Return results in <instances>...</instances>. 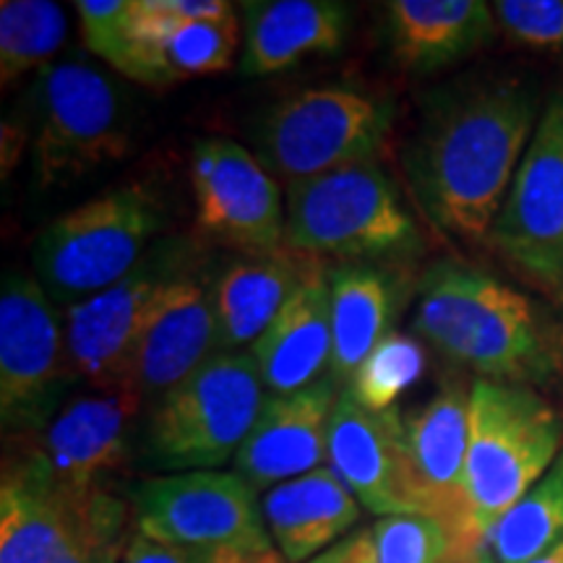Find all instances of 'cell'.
Segmentation results:
<instances>
[{
  "label": "cell",
  "mask_w": 563,
  "mask_h": 563,
  "mask_svg": "<svg viewBox=\"0 0 563 563\" xmlns=\"http://www.w3.org/2000/svg\"><path fill=\"white\" fill-rule=\"evenodd\" d=\"M285 245L302 256L391 258L420 249V230L376 157L287 186Z\"/></svg>",
  "instance_id": "cell-8"
},
{
  "label": "cell",
  "mask_w": 563,
  "mask_h": 563,
  "mask_svg": "<svg viewBox=\"0 0 563 563\" xmlns=\"http://www.w3.org/2000/svg\"><path fill=\"white\" fill-rule=\"evenodd\" d=\"M394 104L350 87L295 91L264 112L253 131L256 157L287 186L376 157L389 136Z\"/></svg>",
  "instance_id": "cell-10"
},
{
  "label": "cell",
  "mask_w": 563,
  "mask_h": 563,
  "mask_svg": "<svg viewBox=\"0 0 563 563\" xmlns=\"http://www.w3.org/2000/svg\"><path fill=\"white\" fill-rule=\"evenodd\" d=\"M405 428L428 514L477 525L464 481L470 449V389L460 382L441 384L426 405L405 415Z\"/></svg>",
  "instance_id": "cell-21"
},
{
  "label": "cell",
  "mask_w": 563,
  "mask_h": 563,
  "mask_svg": "<svg viewBox=\"0 0 563 563\" xmlns=\"http://www.w3.org/2000/svg\"><path fill=\"white\" fill-rule=\"evenodd\" d=\"M559 538H563V452L488 534L498 563H530Z\"/></svg>",
  "instance_id": "cell-28"
},
{
  "label": "cell",
  "mask_w": 563,
  "mask_h": 563,
  "mask_svg": "<svg viewBox=\"0 0 563 563\" xmlns=\"http://www.w3.org/2000/svg\"><path fill=\"white\" fill-rule=\"evenodd\" d=\"M191 188L196 228L241 256H269L285 249L279 183L253 152L211 136L194 144Z\"/></svg>",
  "instance_id": "cell-14"
},
{
  "label": "cell",
  "mask_w": 563,
  "mask_h": 563,
  "mask_svg": "<svg viewBox=\"0 0 563 563\" xmlns=\"http://www.w3.org/2000/svg\"><path fill=\"white\" fill-rule=\"evenodd\" d=\"M238 47V13L196 24H175L157 16L146 0H131V40L118 74L146 87H173L232 68Z\"/></svg>",
  "instance_id": "cell-19"
},
{
  "label": "cell",
  "mask_w": 563,
  "mask_h": 563,
  "mask_svg": "<svg viewBox=\"0 0 563 563\" xmlns=\"http://www.w3.org/2000/svg\"><path fill=\"white\" fill-rule=\"evenodd\" d=\"M76 13L87 51L112 70L121 68L131 40V0H79Z\"/></svg>",
  "instance_id": "cell-32"
},
{
  "label": "cell",
  "mask_w": 563,
  "mask_h": 563,
  "mask_svg": "<svg viewBox=\"0 0 563 563\" xmlns=\"http://www.w3.org/2000/svg\"><path fill=\"white\" fill-rule=\"evenodd\" d=\"M34 173L42 188H63L131 150V121L121 89L84 60L51 63L34 87Z\"/></svg>",
  "instance_id": "cell-9"
},
{
  "label": "cell",
  "mask_w": 563,
  "mask_h": 563,
  "mask_svg": "<svg viewBox=\"0 0 563 563\" xmlns=\"http://www.w3.org/2000/svg\"><path fill=\"white\" fill-rule=\"evenodd\" d=\"M538 121V91L514 76H483L428 97L407 173L435 228L488 241Z\"/></svg>",
  "instance_id": "cell-1"
},
{
  "label": "cell",
  "mask_w": 563,
  "mask_h": 563,
  "mask_svg": "<svg viewBox=\"0 0 563 563\" xmlns=\"http://www.w3.org/2000/svg\"><path fill=\"white\" fill-rule=\"evenodd\" d=\"M308 258L285 245L269 256H238L211 282L220 352L253 347L298 290Z\"/></svg>",
  "instance_id": "cell-25"
},
{
  "label": "cell",
  "mask_w": 563,
  "mask_h": 563,
  "mask_svg": "<svg viewBox=\"0 0 563 563\" xmlns=\"http://www.w3.org/2000/svg\"><path fill=\"white\" fill-rule=\"evenodd\" d=\"M196 266L199 245L188 238H162L121 282L70 306L63 329L74 378H84L97 391H125L133 350L154 300Z\"/></svg>",
  "instance_id": "cell-12"
},
{
  "label": "cell",
  "mask_w": 563,
  "mask_h": 563,
  "mask_svg": "<svg viewBox=\"0 0 563 563\" xmlns=\"http://www.w3.org/2000/svg\"><path fill=\"white\" fill-rule=\"evenodd\" d=\"M327 462L355 493L363 509L378 519L428 514L399 407L384 412L365 410L344 386L329 426Z\"/></svg>",
  "instance_id": "cell-15"
},
{
  "label": "cell",
  "mask_w": 563,
  "mask_h": 563,
  "mask_svg": "<svg viewBox=\"0 0 563 563\" xmlns=\"http://www.w3.org/2000/svg\"><path fill=\"white\" fill-rule=\"evenodd\" d=\"M563 452V418L532 386H470L467 498L485 534L501 522Z\"/></svg>",
  "instance_id": "cell-7"
},
{
  "label": "cell",
  "mask_w": 563,
  "mask_h": 563,
  "mask_svg": "<svg viewBox=\"0 0 563 563\" xmlns=\"http://www.w3.org/2000/svg\"><path fill=\"white\" fill-rule=\"evenodd\" d=\"M382 563H498L490 540L475 522L399 514L373 525Z\"/></svg>",
  "instance_id": "cell-27"
},
{
  "label": "cell",
  "mask_w": 563,
  "mask_h": 563,
  "mask_svg": "<svg viewBox=\"0 0 563 563\" xmlns=\"http://www.w3.org/2000/svg\"><path fill=\"white\" fill-rule=\"evenodd\" d=\"M251 352H217L154 402L144 426V460L167 475L207 473L235 460L266 405Z\"/></svg>",
  "instance_id": "cell-5"
},
{
  "label": "cell",
  "mask_w": 563,
  "mask_h": 563,
  "mask_svg": "<svg viewBox=\"0 0 563 563\" xmlns=\"http://www.w3.org/2000/svg\"><path fill=\"white\" fill-rule=\"evenodd\" d=\"M323 258H308L298 290L269 332L251 347L266 394L282 397L329 376L332 363V287Z\"/></svg>",
  "instance_id": "cell-20"
},
{
  "label": "cell",
  "mask_w": 563,
  "mask_h": 563,
  "mask_svg": "<svg viewBox=\"0 0 563 563\" xmlns=\"http://www.w3.org/2000/svg\"><path fill=\"white\" fill-rule=\"evenodd\" d=\"M214 347H220V329L211 287L196 269L180 274L154 300L133 350L125 391L159 399L217 355Z\"/></svg>",
  "instance_id": "cell-16"
},
{
  "label": "cell",
  "mask_w": 563,
  "mask_h": 563,
  "mask_svg": "<svg viewBox=\"0 0 563 563\" xmlns=\"http://www.w3.org/2000/svg\"><path fill=\"white\" fill-rule=\"evenodd\" d=\"M493 19L514 42L534 51H563V0H498Z\"/></svg>",
  "instance_id": "cell-31"
},
{
  "label": "cell",
  "mask_w": 563,
  "mask_h": 563,
  "mask_svg": "<svg viewBox=\"0 0 563 563\" xmlns=\"http://www.w3.org/2000/svg\"><path fill=\"white\" fill-rule=\"evenodd\" d=\"M170 211L152 183H125L47 224L32 264L53 302L76 306L139 266L167 230Z\"/></svg>",
  "instance_id": "cell-4"
},
{
  "label": "cell",
  "mask_w": 563,
  "mask_h": 563,
  "mask_svg": "<svg viewBox=\"0 0 563 563\" xmlns=\"http://www.w3.org/2000/svg\"><path fill=\"white\" fill-rule=\"evenodd\" d=\"M493 21L483 0H391L384 5V37L399 68L433 74L481 51Z\"/></svg>",
  "instance_id": "cell-23"
},
{
  "label": "cell",
  "mask_w": 563,
  "mask_h": 563,
  "mask_svg": "<svg viewBox=\"0 0 563 563\" xmlns=\"http://www.w3.org/2000/svg\"><path fill=\"white\" fill-rule=\"evenodd\" d=\"M133 511L108 488H76L26 449L5 454L0 563H121Z\"/></svg>",
  "instance_id": "cell-3"
},
{
  "label": "cell",
  "mask_w": 563,
  "mask_h": 563,
  "mask_svg": "<svg viewBox=\"0 0 563 563\" xmlns=\"http://www.w3.org/2000/svg\"><path fill=\"white\" fill-rule=\"evenodd\" d=\"M488 243L530 285L563 302V91L540 112Z\"/></svg>",
  "instance_id": "cell-13"
},
{
  "label": "cell",
  "mask_w": 563,
  "mask_h": 563,
  "mask_svg": "<svg viewBox=\"0 0 563 563\" xmlns=\"http://www.w3.org/2000/svg\"><path fill=\"white\" fill-rule=\"evenodd\" d=\"M426 368L428 355L422 342L415 336L391 332L365 357L355 376L350 378L347 389L365 410L384 412L397 407L399 397L426 376Z\"/></svg>",
  "instance_id": "cell-30"
},
{
  "label": "cell",
  "mask_w": 563,
  "mask_h": 563,
  "mask_svg": "<svg viewBox=\"0 0 563 563\" xmlns=\"http://www.w3.org/2000/svg\"><path fill=\"white\" fill-rule=\"evenodd\" d=\"M133 527L196 563H287L266 527L262 498L241 475H157L131 490Z\"/></svg>",
  "instance_id": "cell-6"
},
{
  "label": "cell",
  "mask_w": 563,
  "mask_h": 563,
  "mask_svg": "<svg viewBox=\"0 0 563 563\" xmlns=\"http://www.w3.org/2000/svg\"><path fill=\"white\" fill-rule=\"evenodd\" d=\"M352 13L334 0H253L243 3L241 74H279L311 55H334L350 34Z\"/></svg>",
  "instance_id": "cell-22"
},
{
  "label": "cell",
  "mask_w": 563,
  "mask_h": 563,
  "mask_svg": "<svg viewBox=\"0 0 563 563\" xmlns=\"http://www.w3.org/2000/svg\"><path fill=\"white\" fill-rule=\"evenodd\" d=\"M332 287V363L329 378L342 389L378 342L394 332L402 292L399 279L373 262L334 266Z\"/></svg>",
  "instance_id": "cell-26"
},
{
  "label": "cell",
  "mask_w": 563,
  "mask_h": 563,
  "mask_svg": "<svg viewBox=\"0 0 563 563\" xmlns=\"http://www.w3.org/2000/svg\"><path fill=\"white\" fill-rule=\"evenodd\" d=\"M74 382L66 329L51 295L32 274L13 269L0 292V420L11 435H37L51 426Z\"/></svg>",
  "instance_id": "cell-11"
},
{
  "label": "cell",
  "mask_w": 563,
  "mask_h": 563,
  "mask_svg": "<svg viewBox=\"0 0 563 563\" xmlns=\"http://www.w3.org/2000/svg\"><path fill=\"white\" fill-rule=\"evenodd\" d=\"M121 563H196L191 555L178 551V548L154 540L133 527V534L125 548Z\"/></svg>",
  "instance_id": "cell-34"
},
{
  "label": "cell",
  "mask_w": 563,
  "mask_h": 563,
  "mask_svg": "<svg viewBox=\"0 0 563 563\" xmlns=\"http://www.w3.org/2000/svg\"><path fill=\"white\" fill-rule=\"evenodd\" d=\"M415 332L485 382L551 384L563 376V327L530 295L460 262L418 282Z\"/></svg>",
  "instance_id": "cell-2"
},
{
  "label": "cell",
  "mask_w": 563,
  "mask_h": 563,
  "mask_svg": "<svg viewBox=\"0 0 563 563\" xmlns=\"http://www.w3.org/2000/svg\"><path fill=\"white\" fill-rule=\"evenodd\" d=\"M530 563H563V538L555 540V543L538 555V559Z\"/></svg>",
  "instance_id": "cell-35"
},
{
  "label": "cell",
  "mask_w": 563,
  "mask_h": 563,
  "mask_svg": "<svg viewBox=\"0 0 563 563\" xmlns=\"http://www.w3.org/2000/svg\"><path fill=\"white\" fill-rule=\"evenodd\" d=\"M342 386L321 378L308 389L266 397L256 426L232 470L253 490H272L274 485L313 473L329 460V426Z\"/></svg>",
  "instance_id": "cell-17"
},
{
  "label": "cell",
  "mask_w": 563,
  "mask_h": 563,
  "mask_svg": "<svg viewBox=\"0 0 563 563\" xmlns=\"http://www.w3.org/2000/svg\"><path fill=\"white\" fill-rule=\"evenodd\" d=\"M262 509L287 563H306L355 532L363 506L329 464L264 493Z\"/></svg>",
  "instance_id": "cell-24"
},
{
  "label": "cell",
  "mask_w": 563,
  "mask_h": 563,
  "mask_svg": "<svg viewBox=\"0 0 563 563\" xmlns=\"http://www.w3.org/2000/svg\"><path fill=\"white\" fill-rule=\"evenodd\" d=\"M68 34L66 13L51 0L0 3V81L9 87L34 68L51 66Z\"/></svg>",
  "instance_id": "cell-29"
},
{
  "label": "cell",
  "mask_w": 563,
  "mask_h": 563,
  "mask_svg": "<svg viewBox=\"0 0 563 563\" xmlns=\"http://www.w3.org/2000/svg\"><path fill=\"white\" fill-rule=\"evenodd\" d=\"M144 399L131 391L76 397L26 446L55 481L76 488H104L129 456L131 426Z\"/></svg>",
  "instance_id": "cell-18"
},
{
  "label": "cell",
  "mask_w": 563,
  "mask_h": 563,
  "mask_svg": "<svg viewBox=\"0 0 563 563\" xmlns=\"http://www.w3.org/2000/svg\"><path fill=\"white\" fill-rule=\"evenodd\" d=\"M306 563H382L378 561L376 538H373V527H361V530L350 532L347 538L316 555Z\"/></svg>",
  "instance_id": "cell-33"
}]
</instances>
